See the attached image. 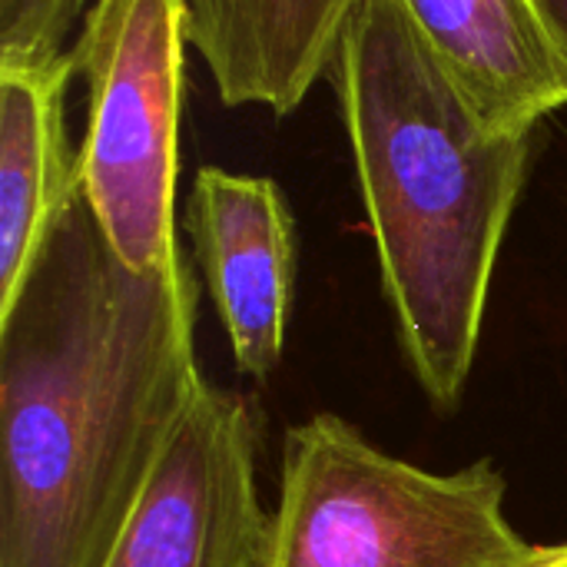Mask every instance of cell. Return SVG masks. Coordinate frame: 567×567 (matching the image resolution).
I'll use <instances>...</instances> for the list:
<instances>
[{
  "label": "cell",
  "instance_id": "1",
  "mask_svg": "<svg viewBox=\"0 0 567 567\" xmlns=\"http://www.w3.org/2000/svg\"><path fill=\"white\" fill-rule=\"evenodd\" d=\"M193 269L136 272L80 183L0 302V567H103L206 389Z\"/></svg>",
  "mask_w": 567,
  "mask_h": 567
},
{
  "label": "cell",
  "instance_id": "2",
  "mask_svg": "<svg viewBox=\"0 0 567 567\" xmlns=\"http://www.w3.org/2000/svg\"><path fill=\"white\" fill-rule=\"evenodd\" d=\"M332 73L402 352L449 412L475 369L532 133L485 126L402 0L355 3Z\"/></svg>",
  "mask_w": 567,
  "mask_h": 567
},
{
  "label": "cell",
  "instance_id": "3",
  "mask_svg": "<svg viewBox=\"0 0 567 567\" xmlns=\"http://www.w3.org/2000/svg\"><path fill=\"white\" fill-rule=\"evenodd\" d=\"M505 498L488 458L435 475L319 412L282 442L269 567H548L558 545L528 542Z\"/></svg>",
  "mask_w": 567,
  "mask_h": 567
},
{
  "label": "cell",
  "instance_id": "4",
  "mask_svg": "<svg viewBox=\"0 0 567 567\" xmlns=\"http://www.w3.org/2000/svg\"><path fill=\"white\" fill-rule=\"evenodd\" d=\"M186 43L183 0H96L73 47L90 93L80 189L136 272L186 269L176 246Z\"/></svg>",
  "mask_w": 567,
  "mask_h": 567
},
{
  "label": "cell",
  "instance_id": "5",
  "mask_svg": "<svg viewBox=\"0 0 567 567\" xmlns=\"http://www.w3.org/2000/svg\"><path fill=\"white\" fill-rule=\"evenodd\" d=\"M259 409L206 382L103 567H269Z\"/></svg>",
  "mask_w": 567,
  "mask_h": 567
},
{
  "label": "cell",
  "instance_id": "6",
  "mask_svg": "<svg viewBox=\"0 0 567 567\" xmlns=\"http://www.w3.org/2000/svg\"><path fill=\"white\" fill-rule=\"evenodd\" d=\"M186 229L236 369L266 382L282 362L296 299V219L282 189L266 176L203 166Z\"/></svg>",
  "mask_w": 567,
  "mask_h": 567
},
{
  "label": "cell",
  "instance_id": "7",
  "mask_svg": "<svg viewBox=\"0 0 567 567\" xmlns=\"http://www.w3.org/2000/svg\"><path fill=\"white\" fill-rule=\"evenodd\" d=\"M495 133H535L567 106V53L535 0H402Z\"/></svg>",
  "mask_w": 567,
  "mask_h": 567
},
{
  "label": "cell",
  "instance_id": "8",
  "mask_svg": "<svg viewBox=\"0 0 567 567\" xmlns=\"http://www.w3.org/2000/svg\"><path fill=\"white\" fill-rule=\"evenodd\" d=\"M186 37L226 106L289 116L336 63L359 0H183Z\"/></svg>",
  "mask_w": 567,
  "mask_h": 567
},
{
  "label": "cell",
  "instance_id": "9",
  "mask_svg": "<svg viewBox=\"0 0 567 567\" xmlns=\"http://www.w3.org/2000/svg\"><path fill=\"white\" fill-rule=\"evenodd\" d=\"M73 73V53L0 56V302L13 296L80 183L63 126Z\"/></svg>",
  "mask_w": 567,
  "mask_h": 567
},
{
  "label": "cell",
  "instance_id": "10",
  "mask_svg": "<svg viewBox=\"0 0 567 567\" xmlns=\"http://www.w3.org/2000/svg\"><path fill=\"white\" fill-rule=\"evenodd\" d=\"M535 3H538L542 17L548 20L551 33L558 37V43L565 47L567 53V0H535Z\"/></svg>",
  "mask_w": 567,
  "mask_h": 567
},
{
  "label": "cell",
  "instance_id": "11",
  "mask_svg": "<svg viewBox=\"0 0 567 567\" xmlns=\"http://www.w3.org/2000/svg\"><path fill=\"white\" fill-rule=\"evenodd\" d=\"M548 567H567V545H558V555H555V561Z\"/></svg>",
  "mask_w": 567,
  "mask_h": 567
}]
</instances>
